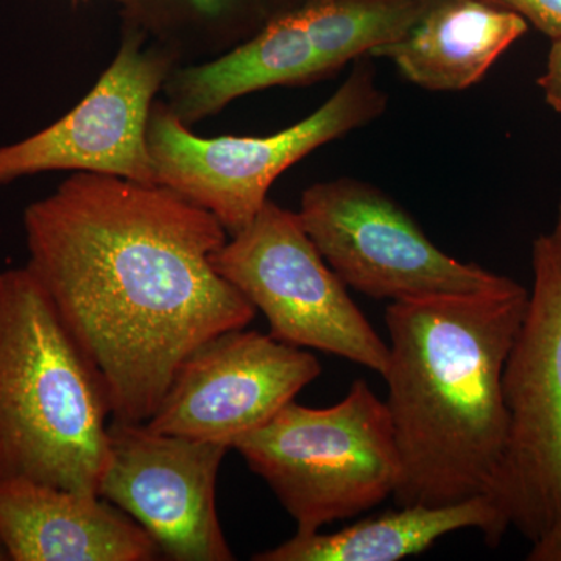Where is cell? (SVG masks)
<instances>
[{"label": "cell", "mask_w": 561, "mask_h": 561, "mask_svg": "<svg viewBox=\"0 0 561 561\" xmlns=\"http://www.w3.org/2000/svg\"><path fill=\"white\" fill-rule=\"evenodd\" d=\"M31 271L98 365L113 419L147 423L198 346L256 308L214 268L228 232L161 184L77 172L24 213Z\"/></svg>", "instance_id": "1"}, {"label": "cell", "mask_w": 561, "mask_h": 561, "mask_svg": "<svg viewBox=\"0 0 561 561\" xmlns=\"http://www.w3.org/2000/svg\"><path fill=\"white\" fill-rule=\"evenodd\" d=\"M529 305L513 283L391 301L387 409L401 457L397 505L490 497L507 443L502 375Z\"/></svg>", "instance_id": "2"}, {"label": "cell", "mask_w": 561, "mask_h": 561, "mask_svg": "<svg viewBox=\"0 0 561 561\" xmlns=\"http://www.w3.org/2000/svg\"><path fill=\"white\" fill-rule=\"evenodd\" d=\"M108 387L27 264L0 272V478L99 494Z\"/></svg>", "instance_id": "3"}, {"label": "cell", "mask_w": 561, "mask_h": 561, "mask_svg": "<svg viewBox=\"0 0 561 561\" xmlns=\"http://www.w3.org/2000/svg\"><path fill=\"white\" fill-rule=\"evenodd\" d=\"M232 448L267 482L297 531L356 518L401 481V457L386 401L364 379L331 408L291 401Z\"/></svg>", "instance_id": "4"}, {"label": "cell", "mask_w": 561, "mask_h": 561, "mask_svg": "<svg viewBox=\"0 0 561 561\" xmlns=\"http://www.w3.org/2000/svg\"><path fill=\"white\" fill-rule=\"evenodd\" d=\"M387 94L367 60L306 119L268 136L194 135L168 105L151 108L147 146L158 184L208 210L228 234L249 227L280 173L313 150L378 119Z\"/></svg>", "instance_id": "5"}, {"label": "cell", "mask_w": 561, "mask_h": 561, "mask_svg": "<svg viewBox=\"0 0 561 561\" xmlns=\"http://www.w3.org/2000/svg\"><path fill=\"white\" fill-rule=\"evenodd\" d=\"M531 272L502 375L507 443L489 500L505 530L535 542L561 522V241L552 232L535 239Z\"/></svg>", "instance_id": "6"}, {"label": "cell", "mask_w": 561, "mask_h": 561, "mask_svg": "<svg viewBox=\"0 0 561 561\" xmlns=\"http://www.w3.org/2000/svg\"><path fill=\"white\" fill-rule=\"evenodd\" d=\"M213 264L264 313L276 341L386 371L389 343L351 300L297 213L265 202L249 227L214 254Z\"/></svg>", "instance_id": "7"}, {"label": "cell", "mask_w": 561, "mask_h": 561, "mask_svg": "<svg viewBox=\"0 0 561 561\" xmlns=\"http://www.w3.org/2000/svg\"><path fill=\"white\" fill-rule=\"evenodd\" d=\"M297 214L346 287L376 300L482 294L515 283L481 265L454 260L393 198L365 181L313 184L302 192Z\"/></svg>", "instance_id": "8"}, {"label": "cell", "mask_w": 561, "mask_h": 561, "mask_svg": "<svg viewBox=\"0 0 561 561\" xmlns=\"http://www.w3.org/2000/svg\"><path fill=\"white\" fill-rule=\"evenodd\" d=\"M228 449L111 420L99 496L142 526L165 559L234 560L216 508L217 474Z\"/></svg>", "instance_id": "9"}, {"label": "cell", "mask_w": 561, "mask_h": 561, "mask_svg": "<svg viewBox=\"0 0 561 561\" xmlns=\"http://www.w3.org/2000/svg\"><path fill=\"white\" fill-rule=\"evenodd\" d=\"M321 375L308 351L257 331L231 330L180 365L147 426L232 448Z\"/></svg>", "instance_id": "10"}, {"label": "cell", "mask_w": 561, "mask_h": 561, "mask_svg": "<svg viewBox=\"0 0 561 561\" xmlns=\"http://www.w3.org/2000/svg\"><path fill=\"white\" fill-rule=\"evenodd\" d=\"M172 58L146 49L133 28L90 94L31 138L0 147V186L36 173L72 171L158 184L147 146L154 95Z\"/></svg>", "instance_id": "11"}, {"label": "cell", "mask_w": 561, "mask_h": 561, "mask_svg": "<svg viewBox=\"0 0 561 561\" xmlns=\"http://www.w3.org/2000/svg\"><path fill=\"white\" fill-rule=\"evenodd\" d=\"M348 62V47L330 2L300 0L272 14L256 35L230 54L171 73L164 84L168 106L191 127L242 95L327 79Z\"/></svg>", "instance_id": "12"}, {"label": "cell", "mask_w": 561, "mask_h": 561, "mask_svg": "<svg viewBox=\"0 0 561 561\" xmlns=\"http://www.w3.org/2000/svg\"><path fill=\"white\" fill-rule=\"evenodd\" d=\"M0 538L11 561H151L157 542L99 494L0 478Z\"/></svg>", "instance_id": "13"}, {"label": "cell", "mask_w": 561, "mask_h": 561, "mask_svg": "<svg viewBox=\"0 0 561 561\" xmlns=\"http://www.w3.org/2000/svg\"><path fill=\"white\" fill-rule=\"evenodd\" d=\"M527 28L524 18L491 0H434L411 31L373 55L390 58L423 90L463 91Z\"/></svg>", "instance_id": "14"}, {"label": "cell", "mask_w": 561, "mask_h": 561, "mask_svg": "<svg viewBox=\"0 0 561 561\" xmlns=\"http://www.w3.org/2000/svg\"><path fill=\"white\" fill-rule=\"evenodd\" d=\"M479 529L489 546L505 535L489 497L451 505H400L359 519L334 534L297 531L290 540L253 556L254 561H398L426 552L445 535Z\"/></svg>", "instance_id": "15"}, {"label": "cell", "mask_w": 561, "mask_h": 561, "mask_svg": "<svg viewBox=\"0 0 561 561\" xmlns=\"http://www.w3.org/2000/svg\"><path fill=\"white\" fill-rule=\"evenodd\" d=\"M136 31L173 35L230 31L254 0H117Z\"/></svg>", "instance_id": "16"}, {"label": "cell", "mask_w": 561, "mask_h": 561, "mask_svg": "<svg viewBox=\"0 0 561 561\" xmlns=\"http://www.w3.org/2000/svg\"><path fill=\"white\" fill-rule=\"evenodd\" d=\"M515 11L549 38H561V0H491Z\"/></svg>", "instance_id": "17"}, {"label": "cell", "mask_w": 561, "mask_h": 561, "mask_svg": "<svg viewBox=\"0 0 561 561\" xmlns=\"http://www.w3.org/2000/svg\"><path fill=\"white\" fill-rule=\"evenodd\" d=\"M538 87L546 103L561 113V38L553 39L545 72L538 79Z\"/></svg>", "instance_id": "18"}, {"label": "cell", "mask_w": 561, "mask_h": 561, "mask_svg": "<svg viewBox=\"0 0 561 561\" xmlns=\"http://www.w3.org/2000/svg\"><path fill=\"white\" fill-rule=\"evenodd\" d=\"M529 561H561V522L557 523L540 540L531 542Z\"/></svg>", "instance_id": "19"}, {"label": "cell", "mask_w": 561, "mask_h": 561, "mask_svg": "<svg viewBox=\"0 0 561 561\" xmlns=\"http://www.w3.org/2000/svg\"><path fill=\"white\" fill-rule=\"evenodd\" d=\"M552 234L561 241V195L559 201V208H557V221L556 228H553Z\"/></svg>", "instance_id": "20"}, {"label": "cell", "mask_w": 561, "mask_h": 561, "mask_svg": "<svg viewBox=\"0 0 561 561\" xmlns=\"http://www.w3.org/2000/svg\"><path fill=\"white\" fill-rule=\"evenodd\" d=\"M0 561H11L9 549H7L2 538H0Z\"/></svg>", "instance_id": "21"}]
</instances>
